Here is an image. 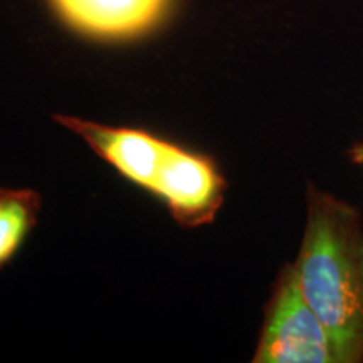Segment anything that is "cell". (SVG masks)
<instances>
[{"label": "cell", "instance_id": "1", "mask_svg": "<svg viewBox=\"0 0 363 363\" xmlns=\"http://www.w3.org/2000/svg\"><path fill=\"white\" fill-rule=\"evenodd\" d=\"M293 267L303 296L333 342L337 363L363 362L360 212L308 185L306 229Z\"/></svg>", "mask_w": 363, "mask_h": 363}, {"label": "cell", "instance_id": "2", "mask_svg": "<svg viewBox=\"0 0 363 363\" xmlns=\"http://www.w3.org/2000/svg\"><path fill=\"white\" fill-rule=\"evenodd\" d=\"M256 363H337L333 342L299 289L293 264L281 269L266 306Z\"/></svg>", "mask_w": 363, "mask_h": 363}, {"label": "cell", "instance_id": "3", "mask_svg": "<svg viewBox=\"0 0 363 363\" xmlns=\"http://www.w3.org/2000/svg\"><path fill=\"white\" fill-rule=\"evenodd\" d=\"M184 227L211 224L224 202L225 179L211 157L167 142L152 192Z\"/></svg>", "mask_w": 363, "mask_h": 363}, {"label": "cell", "instance_id": "4", "mask_svg": "<svg viewBox=\"0 0 363 363\" xmlns=\"http://www.w3.org/2000/svg\"><path fill=\"white\" fill-rule=\"evenodd\" d=\"M62 24L84 38L120 43L147 35L169 17L174 0H48Z\"/></svg>", "mask_w": 363, "mask_h": 363}, {"label": "cell", "instance_id": "5", "mask_svg": "<svg viewBox=\"0 0 363 363\" xmlns=\"http://www.w3.org/2000/svg\"><path fill=\"white\" fill-rule=\"evenodd\" d=\"M54 120L81 136L99 158L126 180L152 192L167 140L145 130L99 125L72 116H54Z\"/></svg>", "mask_w": 363, "mask_h": 363}, {"label": "cell", "instance_id": "6", "mask_svg": "<svg viewBox=\"0 0 363 363\" xmlns=\"http://www.w3.org/2000/svg\"><path fill=\"white\" fill-rule=\"evenodd\" d=\"M40 197L27 189L0 187V269L13 259L38 224Z\"/></svg>", "mask_w": 363, "mask_h": 363}, {"label": "cell", "instance_id": "7", "mask_svg": "<svg viewBox=\"0 0 363 363\" xmlns=\"http://www.w3.org/2000/svg\"><path fill=\"white\" fill-rule=\"evenodd\" d=\"M350 158L357 165H363V143H358L350 150Z\"/></svg>", "mask_w": 363, "mask_h": 363}]
</instances>
